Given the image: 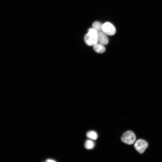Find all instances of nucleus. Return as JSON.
<instances>
[{"mask_svg":"<svg viewBox=\"0 0 162 162\" xmlns=\"http://www.w3.org/2000/svg\"><path fill=\"white\" fill-rule=\"evenodd\" d=\"M87 136L90 139L96 140L98 137L97 133L94 131H90L88 132L86 134Z\"/></svg>","mask_w":162,"mask_h":162,"instance_id":"nucleus-8","label":"nucleus"},{"mask_svg":"<svg viewBox=\"0 0 162 162\" xmlns=\"http://www.w3.org/2000/svg\"><path fill=\"white\" fill-rule=\"evenodd\" d=\"M93 46V49L94 51L98 53H103L106 50V48L104 45L100 43H98Z\"/></svg>","mask_w":162,"mask_h":162,"instance_id":"nucleus-6","label":"nucleus"},{"mask_svg":"<svg viewBox=\"0 0 162 162\" xmlns=\"http://www.w3.org/2000/svg\"><path fill=\"white\" fill-rule=\"evenodd\" d=\"M103 24L98 22H94L92 25V28L95 29L98 32L103 31Z\"/></svg>","mask_w":162,"mask_h":162,"instance_id":"nucleus-7","label":"nucleus"},{"mask_svg":"<svg viewBox=\"0 0 162 162\" xmlns=\"http://www.w3.org/2000/svg\"><path fill=\"white\" fill-rule=\"evenodd\" d=\"M95 146V143L92 140H87L85 144V147L87 149L93 148Z\"/></svg>","mask_w":162,"mask_h":162,"instance_id":"nucleus-9","label":"nucleus"},{"mask_svg":"<svg viewBox=\"0 0 162 162\" xmlns=\"http://www.w3.org/2000/svg\"><path fill=\"white\" fill-rule=\"evenodd\" d=\"M98 32L94 28H89L84 37L86 44L88 46H93L98 43Z\"/></svg>","mask_w":162,"mask_h":162,"instance_id":"nucleus-1","label":"nucleus"},{"mask_svg":"<svg viewBox=\"0 0 162 162\" xmlns=\"http://www.w3.org/2000/svg\"><path fill=\"white\" fill-rule=\"evenodd\" d=\"M98 36L100 43L104 45L108 44L109 40L107 35L103 31L98 32Z\"/></svg>","mask_w":162,"mask_h":162,"instance_id":"nucleus-5","label":"nucleus"},{"mask_svg":"<svg viewBox=\"0 0 162 162\" xmlns=\"http://www.w3.org/2000/svg\"><path fill=\"white\" fill-rule=\"evenodd\" d=\"M103 31L107 35L112 36L116 32V29L115 26L111 23L106 22L103 25Z\"/></svg>","mask_w":162,"mask_h":162,"instance_id":"nucleus-4","label":"nucleus"},{"mask_svg":"<svg viewBox=\"0 0 162 162\" xmlns=\"http://www.w3.org/2000/svg\"><path fill=\"white\" fill-rule=\"evenodd\" d=\"M46 161L47 162H56V161H55V160H52V159H50L47 160Z\"/></svg>","mask_w":162,"mask_h":162,"instance_id":"nucleus-10","label":"nucleus"},{"mask_svg":"<svg viewBox=\"0 0 162 162\" xmlns=\"http://www.w3.org/2000/svg\"><path fill=\"white\" fill-rule=\"evenodd\" d=\"M148 146V142L145 140L141 139L137 140L134 145L135 149L140 154H142Z\"/></svg>","mask_w":162,"mask_h":162,"instance_id":"nucleus-3","label":"nucleus"},{"mask_svg":"<svg viewBox=\"0 0 162 162\" xmlns=\"http://www.w3.org/2000/svg\"><path fill=\"white\" fill-rule=\"evenodd\" d=\"M136 140V136L132 131H128L124 133L121 137V140L128 145H132Z\"/></svg>","mask_w":162,"mask_h":162,"instance_id":"nucleus-2","label":"nucleus"}]
</instances>
